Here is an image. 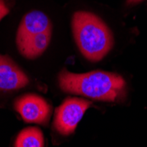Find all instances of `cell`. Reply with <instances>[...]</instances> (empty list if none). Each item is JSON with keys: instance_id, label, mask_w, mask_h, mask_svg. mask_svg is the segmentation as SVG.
Returning <instances> with one entry per match:
<instances>
[{"instance_id": "3957f363", "label": "cell", "mask_w": 147, "mask_h": 147, "mask_svg": "<svg viewBox=\"0 0 147 147\" xmlns=\"http://www.w3.org/2000/svg\"><path fill=\"white\" fill-rule=\"evenodd\" d=\"M90 106L89 101L82 99H66L56 111L54 125L57 130L62 135L73 133Z\"/></svg>"}, {"instance_id": "9c48e42d", "label": "cell", "mask_w": 147, "mask_h": 147, "mask_svg": "<svg viewBox=\"0 0 147 147\" xmlns=\"http://www.w3.org/2000/svg\"><path fill=\"white\" fill-rule=\"evenodd\" d=\"M9 12V9L5 6V4L3 0H0V20L4 18Z\"/></svg>"}, {"instance_id": "52a82bcc", "label": "cell", "mask_w": 147, "mask_h": 147, "mask_svg": "<svg viewBox=\"0 0 147 147\" xmlns=\"http://www.w3.org/2000/svg\"><path fill=\"white\" fill-rule=\"evenodd\" d=\"M51 39V31L41 33L29 37L21 42H18L17 46L20 54L26 58L34 59L41 56L47 49Z\"/></svg>"}, {"instance_id": "7a4b0ae2", "label": "cell", "mask_w": 147, "mask_h": 147, "mask_svg": "<svg viewBox=\"0 0 147 147\" xmlns=\"http://www.w3.org/2000/svg\"><path fill=\"white\" fill-rule=\"evenodd\" d=\"M71 28L78 48L91 62L100 61L113 48V34L109 26L92 12H75Z\"/></svg>"}, {"instance_id": "277c9868", "label": "cell", "mask_w": 147, "mask_h": 147, "mask_svg": "<svg viewBox=\"0 0 147 147\" xmlns=\"http://www.w3.org/2000/svg\"><path fill=\"white\" fill-rule=\"evenodd\" d=\"M15 109L26 123L45 124L51 109L49 103L37 94H25L15 101Z\"/></svg>"}, {"instance_id": "8992f818", "label": "cell", "mask_w": 147, "mask_h": 147, "mask_svg": "<svg viewBox=\"0 0 147 147\" xmlns=\"http://www.w3.org/2000/svg\"><path fill=\"white\" fill-rule=\"evenodd\" d=\"M47 31H51V22L49 17L42 11H32L26 13L20 24L16 42Z\"/></svg>"}, {"instance_id": "5b68a950", "label": "cell", "mask_w": 147, "mask_h": 147, "mask_svg": "<svg viewBox=\"0 0 147 147\" xmlns=\"http://www.w3.org/2000/svg\"><path fill=\"white\" fill-rule=\"evenodd\" d=\"M28 83V78L14 62L7 56L0 55V90H18Z\"/></svg>"}, {"instance_id": "ba28073f", "label": "cell", "mask_w": 147, "mask_h": 147, "mask_svg": "<svg viewBox=\"0 0 147 147\" xmlns=\"http://www.w3.org/2000/svg\"><path fill=\"white\" fill-rule=\"evenodd\" d=\"M44 138L38 128L29 127L21 130L15 140L14 147H43Z\"/></svg>"}, {"instance_id": "30bf717a", "label": "cell", "mask_w": 147, "mask_h": 147, "mask_svg": "<svg viewBox=\"0 0 147 147\" xmlns=\"http://www.w3.org/2000/svg\"><path fill=\"white\" fill-rule=\"evenodd\" d=\"M140 1H142V0H127V3L128 4H135V3H138Z\"/></svg>"}, {"instance_id": "6da1fadb", "label": "cell", "mask_w": 147, "mask_h": 147, "mask_svg": "<svg viewBox=\"0 0 147 147\" xmlns=\"http://www.w3.org/2000/svg\"><path fill=\"white\" fill-rule=\"evenodd\" d=\"M59 85L66 92L104 101L120 100L126 92L125 80L121 76L102 71L73 73L63 70L59 74Z\"/></svg>"}]
</instances>
